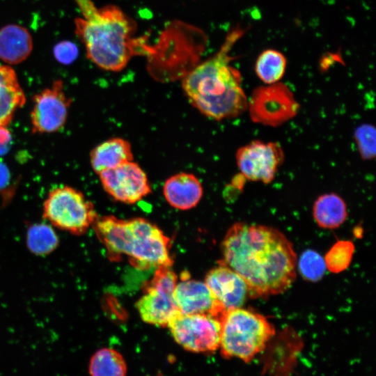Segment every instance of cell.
<instances>
[{
    "label": "cell",
    "mask_w": 376,
    "mask_h": 376,
    "mask_svg": "<svg viewBox=\"0 0 376 376\" xmlns=\"http://www.w3.org/2000/svg\"><path fill=\"white\" fill-rule=\"evenodd\" d=\"M163 193L171 206L187 210L194 207L199 203L203 196V187L194 174L179 173L165 181Z\"/></svg>",
    "instance_id": "9a60e30c"
},
{
    "label": "cell",
    "mask_w": 376,
    "mask_h": 376,
    "mask_svg": "<svg viewBox=\"0 0 376 376\" xmlns=\"http://www.w3.org/2000/svg\"><path fill=\"white\" fill-rule=\"evenodd\" d=\"M286 65L287 60L282 53L275 49H267L257 58L255 72L265 84H272L282 79Z\"/></svg>",
    "instance_id": "44dd1931"
},
{
    "label": "cell",
    "mask_w": 376,
    "mask_h": 376,
    "mask_svg": "<svg viewBox=\"0 0 376 376\" xmlns=\"http://www.w3.org/2000/svg\"><path fill=\"white\" fill-rule=\"evenodd\" d=\"M221 321L210 314L179 312L167 327L175 342L185 350L210 353L219 349Z\"/></svg>",
    "instance_id": "9c48e42d"
},
{
    "label": "cell",
    "mask_w": 376,
    "mask_h": 376,
    "mask_svg": "<svg viewBox=\"0 0 376 376\" xmlns=\"http://www.w3.org/2000/svg\"><path fill=\"white\" fill-rule=\"evenodd\" d=\"M244 31L228 33L220 49L188 72L182 87L189 102L204 116L216 120L237 117L247 109L248 98L240 72L230 65V49Z\"/></svg>",
    "instance_id": "3957f363"
},
{
    "label": "cell",
    "mask_w": 376,
    "mask_h": 376,
    "mask_svg": "<svg viewBox=\"0 0 376 376\" xmlns=\"http://www.w3.org/2000/svg\"><path fill=\"white\" fill-rule=\"evenodd\" d=\"M298 270L301 276L310 281H318L326 271L324 259L315 251L306 250L298 260Z\"/></svg>",
    "instance_id": "cb8c5ba5"
},
{
    "label": "cell",
    "mask_w": 376,
    "mask_h": 376,
    "mask_svg": "<svg viewBox=\"0 0 376 376\" xmlns=\"http://www.w3.org/2000/svg\"><path fill=\"white\" fill-rule=\"evenodd\" d=\"M235 157L244 178L269 184L284 161V152L277 142L253 140L238 148Z\"/></svg>",
    "instance_id": "30bf717a"
},
{
    "label": "cell",
    "mask_w": 376,
    "mask_h": 376,
    "mask_svg": "<svg viewBox=\"0 0 376 376\" xmlns=\"http://www.w3.org/2000/svg\"><path fill=\"white\" fill-rule=\"evenodd\" d=\"M93 169L97 174L133 161L130 143L122 138L109 139L93 149L90 155Z\"/></svg>",
    "instance_id": "ac0fdd59"
},
{
    "label": "cell",
    "mask_w": 376,
    "mask_h": 376,
    "mask_svg": "<svg viewBox=\"0 0 376 376\" xmlns=\"http://www.w3.org/2000/svg\"><path fill=\"white\" fill-rule=\"evenodd\" d=\"M54 56L59 63L70 64L77 57L78 49L72 42L62 41L54 47Z\"/></svg>",
    "instance_id": "484cf974"
},
{
    "label": "cell",
    "mask_w": 376,
    "mask_h": 376,
    "mask_svg": "<svg viewBox=\"0 0 376 376\" xmlns=\"http://www.w3.org/2000/svg\"><path fill=\"white\" fill-rule=\"evenodd\" d=\"M26 241L29 251L37 256H45L52 253L56 249L59 242L52 227L44 223L30 226L26 232Z\"/></svg>",
    "instance_id": "7402d4cb"
},
{
    "label": "cell",
    "mask_w": 376,
    "mask_h": 376,
    "mask_svg": "<svg viewBox=\"0 0 376 376\" xmlns=\"http://www.w3.org/2000/svg\"><path fill=\"white\" fill-rule=\"evenodd\" d=\"M173 298L180 313H205L223 319L227 310L205 282L183 278L176 283Z\"/></svg>",
    "instance_id": "4fadbf2b"
},
{
    "label": "cell",
    "mask_w": 376,
    "mask_h": 376,
    "mask_svg": "<svg viewBox=\"0 0 376 376\" xmlns=\"http://www.w3.org/2000/svg\"><path fill=\"white\" fill-rule=\"evenodd\" d=\"M275 334L274 325L263 315L237 308L227 311L221 321L219 350L223 357L250 362Z\"/></svg>",
    "instance_id": "5b68a950"
},
{
    "label": "cell",
    "mask_w": 376,
    "mask_h": 376,
    "mask_svg": "<svg viewBox=\"0 0 376 376\" xmlns=\"http://www.w3.org/2000/svg\"><path fill=\"white\" fill-rule=\"evenodd\" d=\"M10 181V173L7 166L0 162V191L6 189Z\"/></svg>",
    "instance_id": "83f0119b"
},
{
    "label": "cell",
    "mask_w": 376,
    "mask_h": 376,
    "mask_svg": "<svg viewBox=\"0 0 376 376\" xmlns=\"http://www.w3.org/2000/svg\"><path fill=\"white\" fill-rule=\"evenodd\" d=\"M98 175L107 194L124 203H135L151 192L146 173L133 161L104 170Z\"/></svg>",
    "instance_id": "7c38bea8"
},
{
    "label": "cell",
    "mask_w": 376,
    "mask_h": 376,
    "mask_svg": "<svg viewBox=\"0 0 376 376\" xmlns=\"http://www.w3.org/2000/svg\"><path fill=\"white\" fill-rule=\"evenodd\" d=\"M96 235L113 260L122 255L142 269L171 267L170 240L156 225L143 218L120 219L97 217L93 224Z\"/></svg>",
    "instance_id": "277c9868"
},
{
    "label": "cell",
    "mask_w": 376,
    "mask_h": 376,
    "mask_svg": "<svg viewBox=\"0 0 376 376\" xmlns=\"http://www.w3.org/2000/svg\"><path fill=\"white\" fill-rule=\"evenodd\" d=\"M178 277L171 267L157 268L153 277L143 286V294L136 307L142 320L158 327H167L180 312L173 298Z\"/></svg>",
    "instance_id": "52a82bcc"
},
{
    "label": "cell",
    "mask_w": 376,
    "mask_h": 376,
    "mask_svg": "<svg viewBox=\"0 0 376 376\" xmlns=\"http://www.w3.org/2000/svg\"><path fill=\"white\" fill-rule=\"evenodd\" d=\"M219 263L246 282L251 297L286 291L296 278L297 256L290 241L279 230L264 225L234 224L221 246Z\"/></svg>",
    "instance_id": "6da1fadb"
},
{
    "label": "cell",
    "mask_w": 376,
    "mask_h": 376,
    "mask_svg": "<svg viewBox=\"0 0 376 376\" xmlns=\"http://www.w3.org/2000/svg\"><path fill=\"white\" fill-rule=\"evenodd\" d=\"M72 100L63 89L61 80L37 93L33 97L31 113L32 132L52 133L61 129L66 122Z\"/></svg>",
    "instance_id": "8fae6325"
},
{
    "label": "cell",
    "mask_w": 376,
    "mask_h": 376,
    "mask_svg": "<svg viewBox=\"0 0 376 376\" xmlns=\"http://www.w3.org/2000/svg\"><path fill=\"white\" fill-rule=\"evenodd\" d=\"M354 251V244L348 240L336 242L324 257L327 269L332 273L345 270L351 263Z\"/></svg>",
    "instance_id": "603a6c76"
},
{
    "label": "cell",
    "mask_w": 376,
    "mask_h": 376,
    "mask_svg": "<svg viewBox=\"0 0 376 376\" xmlns=\"http://www.w3.org/2000/svg\"><path fill=\"white\" fill-rule=\"evenodd\" d=\"M33 41L26 29L9 24L0 29V59L8 64H18L27 58Z\"/></svg>",
    "instance_id": "2e32d148"
},
{
    "label": "cell",
    "mask_w": 376,
    "mask_h": 376,
    "mask_svg": "<svg viewBox=\"0 0 376 376\" xmlns=\"http://www.w3.org/2000/svg\"><path fill=\"white\" fill-rule=\"evenodd\" d=\"M299 107L292 91L279 81L256 88L246 110L254 123L276 127L295 117Z\"/></svg>",
    "instance_id": "ba28073f"
},
{
    "label": "cell",
    "mask_w": 376,
    "mask_h": 376,
    "mask_svg": "<svg viewBox=\"0 0 376 376\" xmlns=\"http://www.w3.org/2000/svg\"><path fill=\"white\" fill-rule=\"evenodd\" d=\"M25 101L15 70L9 65L0 64V126L8 125Z\"/></svg>",
    "instance_id": "e0dca14e"
},
{
    "label": "cell",
    "mask_w": 376,
    "mask_h": 376,
    "mask_svg": "<svg viewBox=\"0 0 376 376\" xmlns=\"http://www.w3.org/2000/svg\"><path fill=\"white\" fill-rule=\"evenodd\" d=\"M91 376H126L127 364L123 355L111 348H102L91 358Z\"/></svg>",
    "instance_id": "ffe728a7"
},
{
    "label": "cell",
    "mask_w": 376,
    "mask_h": 376,
    "mask_svg": "<svg viewBox=\"0 0 376 376\" xmlns=\"http://www.w3.org/2000/svg\"><path fill=\"white\" fill-rule=\"evenodd\" d=\"M354 139L361 157L371 160L376 155V132L370 123H362L354 132Z\"/></svg>",
    "instance_id": "d4e9b609"
},
{
    "label": "cell",
    "mask_w": 376,
    "mask_h": 376,
    "mask_svg": "<svg viewBox=\"0 0 376 376\" xmlns=\"http://www.w3.org/2000/svg\"><path fill=\"white\" fill-rule=\"evenodd\" d=\"M12 137L10 132L3 126H0V155L6 154L11 145Z\"/></svg>",
    "instance_id": "4316f807"
},
{
    "label": "cell",
    "mask_w": 376,
    "mask_h": 376,
    "mask_svg": "<svg viewBox=\"0 0 376 376\" xmlns=\"http://www.w3.org/2000/svg\"><path fill=\"white\" fill-rule=\"evenodd\" d=\"M43 217L54 226L81 235L92 226L97 215L92 203L69 186L52 189L43 205Z\"/></svg>",
    "instance_id": "8992f818"
},
{
    "label": "cell",
    "mask_w": 376,
    "mask_h": 376,
    "mask_svg": "<svg viewBox=\"0 0 376 376\" xmlns=\"http://www.w3.org/2000/svg\"><path fill=\"white\" fill-rule=\"evenodd\" d=\"M313 215L320 227L336 228L347 219V205L339 195L335 193L324 194L318 196L314 202Z\"/></svg>",
    "instance_id": "d6986e66"
},
{
    "label": "cell",
    "mask_w": 376,
    "mask_h": 376,
    "mask_svg": "<svg viewBox=\"0 0 376 376\" xmlns=\"http://www.w3.org/2000/svg\"><path fill=\"white\" fill-rule=\"evenodd\" d=\"M205 283L227 311L242 307L250 297L245 281L232 269L221 263L208 272Z\"/></svg>",
    "instance_id": "5bb4252c"
},
{
    "label": "cell",
    "mask_w": 376,
    "mask_h": 376,
    "mask_svg": "<svg viewBox=\"0 0 376 376\" xmlns=\"http://www.w3.org/2000/svg\"><path fill=\"white\" fill-rule=\"evenodd\" d=\"M75 1L81 14L75 19V33L88 58L100 68L118 72L134 56L153 54L146 40L136 36V22L118 6L97 8L92 0Z\"/></svg>",
    "instance_id": "7a4b0ae2"
}]
</instances>
